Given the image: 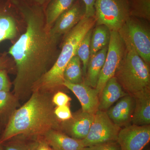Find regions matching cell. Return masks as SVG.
Wrapping results in <instances>:
<instances>
[{
    "instance_id": "cell-1",
    "label": "cell",
    "mask_w": 150,
    "mask_h": 150,
    "mask_svg": "<svg viewBox=\"0 0 150 150\" xmlns=\"http://www.w3.org/2000/svg\"><path fill=\"white\" fill-rule=\"evenodd\" d=\"M26 30L10 48L16 68L13 93L20 99L32 93L41 77L51 68L56 55L59 36L46 25L40 7L20 6Z\"/></svg>"
},
{
    "instance_id": "cell-2",
    "label": "cell",
    "mask_w": 150,
    "mask_h": 150,
    "mask_svg": "<svg viewBox=\"0 0 150 150\" xmlns=\"http://www.w3.org/2000/svg\"><path fill=\"white\" fill-rule=\"evenodd\" d=\"M53 95L32 92L29 99L13 113L0 136V144L14 137H43L52 130L60 131V123L54 114Z\"/></svg>"
},
{
    "instance_id": "cell-3",
    "label": "cell",
    "mask_w": 150,
    "mask_h": 150,
    "mask_svg": "<svg viewBox=\"0 0 150 150\" xmlns=\"http://www.w3.org/2000/svg\"><path fill=\"white\" fill-rule=\"evenodd\" d=\"M96 23L93 17L84 16L80 21L67 33L62 51L54 64L36 84L32 92L40 91L53 93L64 87V72L70 60L76 55L79 44Z\"/></svg>"
},
{
    "instance_id": "cell-4",
    "label": "cell",
    "mask_w": 150,
    "mask_h": 150,
    "mask_svg": "<svg viewBox=\"0 0 150 150\" xmlns=\"http://www.w3.org/2000/svg\"><path fill=\"white\" fill-rule=\"evenodd\" d=\"M123 42L125 53L114 77L126 93L133 95L144 89L150 88L149 66L137 54L131 43Z\"/></svg>"
},
{
    "instance_id": "cell-5",
    "label": "cell",
    "mask_w": 150,
    "mask_h": 150,
    "mask_svg": "<svg viewBox=\"0 0 150 150\" xmlns=\"http://www.w3.org/2000/svg\"><path fill=\"white\" fill-rule=\"evenodd\" d=\"M94 18L97 25L118 31L130 17L129 0H96Z\"/></svg>"
},
{
    "instance_id": "cell-6",
    "label": "cell",
    "mask_w": 150,
    "mask_h": 150,
    "mask_svg": "<svg viewBox=\"0 0 150 150\" xmlns=\"http://www.w3.org/2000/svg\"><path fill=\"white\" fill-rule=\"evenodd\" d=\"M118 32L123 41L131 43L139 56L149 65L150 33L148 28L139 20L130 17Z\"/></svg>"
},
{
    "instance_id": "cell-7",
    "label": "cell",
    "mask_w": 150,
    "mask_h": 150,
    "mask_svg": "<svg viewBox=\"0 0 150 150\" xmlns=\"http://www.w3.org/2000/svg\"><path fill=\"white\" fill-rule=\"evenodd\" d=\"M121 129L110 120L106 111L98 110L94 115L87 136L82 140L85 147L117 142Z\"/></svg>"
},
{
    "instance_id": "cell-8",
    "label": "cell",
    "mask_w": 150,
    "mask_h": 150,
    "mask_svg": "<svg viewBox=\"0 0 150 150\" xmlns=\"http://www.w3.org/2000/svg\"><path fill=\"white\" fill-rule=\"evenodd\" d=\"M125 51V44L118 31H110L107 55L96 88L98 95L108 81L115 76Z\"/></svg>"
},
{
    "instance_id": "cell-9",
    "label": "cell",
    "mask_w": 150,
    "mask_h": 150,
    "mask_svg": "<svg viewBox=\"0 0 150 150\" xmlns=\"http://www.w3.org/2000/svg\"><path fill=\"white\" fill-rule=\"evenodd\" d=\"M150 141V125L130 124L120 129L117 142L121 150H143Z\"/></svg>"
},
{
    "instance_id": "cell-10",
    "label": "cell",
    "mask_w": 150,
    "mask_h": 150,
    "mask_svg": "<svg viewBox=\"0 0 150 150\" xmlns=\"http://www.w3.org/2000/svg\"><path fill=\"white\" fill-rule=\"evenodd\" d=\"M94 115L81 110L73 115L69 120L61 121L60 131L74 139L83 140L89 131Z\"/></svg>"
},
{
    "instance_id": "cell-11",
    "label": "cell",
    "mask_w": 150,
    "mask_h": 150,
    "mask_svg": "<svg viewBox=\"0 0 150 150\" xmlns=\"http://www.w3.org/2000/svg\"><path fill=\"white\" fill-rule=\"evenodd\" d=\"M63 85L77 98L81 105L82 111L92 115L95 114L98 110L99 106V95L96 88L83 83L73 84L64 81Z\"/></svg>"
},
{
    "instance_id": "cell-12",
    "label": "cell",
    "mask_w": 150,
    "mask_h": 150,
    "mask_svg": "<svg viewBox=\"0 0 150 150\" xmlns=\"http://www.w3.org/2000/svg\"><path fill=\"white\" fill-rule=\"evenodd\" d=\"M85 15V9L79 3L62 13L57 18L51 28V33L60 37L66 34L79 22Z\"/></svg>"
},
{
    "instance_id": "cell-13",
    "label": "cell",
    "mask_w": 150,
    "mask_h": 150,
    "mask_svg": "<svg viewBox=\"0 0 150 150\" xmlns=\"http://www.w3.org/2000/svg\"><path fill=\"white\" fill-rule=\"evenodd\" d=\"M134 106V97L128 94L121 98L114 106L109 108L106 112L110 120L121 128L131 124Z\"/></svg>"
},
{
    "instance_id": "cell-14",
    "label": "cell",
    "mask_w": 150,
    "mask_h": 150,
    "mask_svg": "<svg viewBox=\"0 0 150 150\" xmlns=\"http://www.w3.org/2000/svg\"><path fill=\"white\" fill-rule=\"evenodd\" d=\"M133 96L135 106L131 124L146 126L150 124V88L144 89Z\"/></svg>"
},
{
    "instance_id": "cell-15",
    "label": "cell",
    "mask_w": 150,
    "mask_h": 150,
    "mask_svg": "<svg viewBox=\"0 0 150 150\" xmlns=\"http://www.w3.org/2000/svg\"><path fill=\"white\" fill-rule=\"evenodd\" d=\"M53 150H83L82 140L74 139L59 130H52L43 137Z\"/></svg>"
},
{
    "instance_id": "cell-16",
    "label": "cell",
    "mask_w": 150,
    "mask_h": 150,
    "mask_svg": "<svg viewBox=\"0 0 150 150\" xmlns=\"http://www.w3.org/2000/svg\"><path fill=\"white\" fill-rule=\"evenodd\" d=\"M128 95L115 77L110 79L99 95L98 110L106 111L114 103Z\"/></svg>"
},
{
    "instance_id": "cell-17",
    "label": "cell",
    "mask_w": 150,
    "mask_h": 150,
    "mask_svg": "<svg viewBox=\"0 0 150 150\" xmlns=\"http://www.w3.org/2000/svg\"><path fill=\"white\" fill-rule=\"evenodd\" d=\"M108 45L91 56L83 83L96 88L100 74L102 70L107 55Z\"/></svg>"
},
{
    "instance_id": "cell-18",
    "label": "cell",
    "mask_w": 150,
    "mask_h": 150,
    "mask_svg": "<svg viewBox=\"0 0 150 150\" xmlns=\"http://www.w3.org/2000/svg\"><path fill=\"white\" fill-rule=\"evenodd\" d=\"M19 100L10 91H0V123L6 125L13 113L17 109Z\"/></svg>"
},
{
    "instance_id": "cell-19",
    "label": "cell",
    "mask_w": 150,
    "mask_h": 150,
    "mask_svg": "<svg viewBox=\"0 0 150 150\" xmlns=\"http://www.w3.org/2000/svg\"><path fill=\"white\" fill-rule=\"evenodd\" d=\"M75 0H51L45 14L46 26L51 28L57 18L75 4Z\"/></svg>"
},
{
    "instance_id": "cell-20",
    "label": "cell",
    "mask_w": 150,
    "mask_h": 150,
    "mask_svg": "<svg viewBox=\"0 0 150 150\" xmlns=\"http://www.w3.org/2000/svg\"><path fill=\"white\" fill-rule=\"evenodd\" d=\"M110 31L104 25H97L92 30L91 39L90 57L108 46L110 41Z\"/></svg>"
},
{
    "instance_id": "cell-21",
    "label": "cell",
    "mask_w": 150,
    "mask_h": 150,
    "mask_svg": "<svg viewBox=\"0 0 150 150\" xmlns=\"http://www.w3.org/2000/svg\"><path fill=\"white\" fill-rule=\"evenodd\" d=\"M14 17L8 13H0V43L13 40L17 35V27Z\"/></svg>"
},
{
    "instance_id": "cell-22",
    "label": "cell",
    "mask_w": 150,
    "mask_h": 150,
    "mask_svg": "<svg viewBox=\"0 0 150 150\" xmlns=\"http://www.w3.org/2000/svg\"><path fill=\"white\" fill-rule=\"evenodd\" d=\"M83 70L81 62L76 55H75L68 63L64 72V81L73 84L83 83Z\"/></svg>"
},
{
    "instance_id": "cell-23",
    "label": "cell",
    "mask_w": 150,
    "mask_h": 150,
    "mask_svg": "<svg viewBox=\"0 0 150 150\" xmlns=\"http://www.w3.org/2000/svg\"><path fill=\"white\" fill-rule=\"evenodd\" d=\"M39 138L14 137L1 146L4 150H36Z\"/></svg>"
},
{
    "instance_id": "cell-24",
    "label": "cell",
    "mask_w": 150,
    "mask_h": 150,
    "mask_svg": "<svg viewBox=\"0 0 150 150\" xmlns=\"http://www.w3.org/2000/svg\"><path fill=\"white\" fill-rule=\"evenodd\" d=\"M130 16L150 21V0H129Z\"/></svg>"
},
{
    "instance_id": "cell-25",
    "label": "cell",
    "mask_w": 150,
    "mask_h": 150,
    "mask_svg": "<svg viewBox=\"0 0 150 150\" xmlns=\"http://www.w3.org/2000/svg\"><path fill=\"white\" fill-rule=\"evenodd\" d=\"M92 30H89L79 44L76 55L80 59L82 63L83 74L84 77L86 73L87 68L90 58L91 39Z\"/></svg>"
},
{
    "instance_id": "cell-26",
    "label": "cell",
    "mask_w": 150,
    "mask_h": 150,
    "mask_svg": "<svg viewBox=\"0 0 150 150\" xmlns=\"http://www.w3.org/2000/svg\"><path fill=\"white\" fill-rule=\"evenodd\" d=\"M54 112L56 118L61 121H68L72 117L69 105L57 106L54 108Z\"/></svg>"
},
{
    "instance_id": "cell-27",
    "label": "cell",
    "mask_w": 150,
    "mask_h": 150,
    "mask_svg": "<svg viewBox=\"0 0 150 150\" xmlns=\"http://www.w3.org/2000/svg\"><path fill=\"white\" fill-rule=\"evenodd\" d=\"M83 150H121L117 142H108L85 147Z\"/></svg>"
},
{
    "instance_id": "cell-28",
    "label": "cell",
    "mask_w": 150,
    "mask_h": 150,
    "mask_svg": "<svg viewBox=\"0 0 150 150\" xmlns=\"http://www.w3.org/2000/svg\"><path fill=\"white\" fill-rule=\"evenodd\" d=\"M52 100L54 105L60 106L68 105L71 98L65 93L58 91L53 95Z\"/></svg>"
},
{
    "instance_id": "cell-29",
    "label": "cell",
    "mask_w": 150,
    "mask_h": 150,
    "mask_svg": "<svg viewBox=\"0 0 150 150\" xmlns=\"http://www.w3.org/2000/svg\"><path fill=\"white\" fill-rule=\"evenodd\" d=\"M11 83L10 81L6 70H0V91H10Z\"/></svg>"
},
{
    "instance_id": "cell-30",
    "label": "cell",
    "mask_w": 150,
    "mask_h": 150,
    "mask_svg": "<svg viewBox=\"0 0 150 150\" xmlns=\"http://www.w3.org/2000/svg\"><path fill=\"white\" fill-rule=\"evenodd\" d=\"M84 4L85 16L90 18L94 17L95 4L96 0H82Z\"/></svg>"
},
{
    "instance_id": "cell-31",
    "label": "cell",
    "mask_w": 150,
    "mask_h": 150,
    "mask_svg": "<svg viewBox=\"0 0 150 150\" xmlns=\"http://www.w3.org/2000/svg\"><path fill=\"white\" fill-rule=\"evenodd\" d=\"M36 150H53L50 146L48 145L46 140L44 139L43 137H40L38 140Z\"/></svg>"
},
{
    "instance_id": "cell-32",
    "label": "cell",
    "mask_w": 150,
    "mask_h": 150,
    "mask_svg": "<svg viewBox=\"0 0 150 150\" xmlns=\"http://www.w3.org/2000/svg\"><path fill=\"white\" fill-rule=\"evenodd\" d=\"M7 60L4 57L0 58V70L6 69L7 67Z\"/></svg>"
},
{
    "instance_id": "cell-33",
    "label": "cell",
    "mask_w": 150,
    "mask_h": 150,
    "mask_svg": "<svg viewBox=\"0 0 150 150\" xmlns=\"http://www.w3.org/2000/svg\"><path fill=\"white\" fill-rule=\"evenodd\" d=\"M33 1H34L35 2L37 3L38 4L41 5L43 4L44 3L46 2V1H48V0H33Z\"/></svg>"
},
{
    "instance_id": "cell-34",
    "label": "cell",
    "mask_w": 150,
    "mask_h": 150,
    "mask_svg": "<svg viewBox=\"0 0 150 150\" xmlns=\"http://www.w3.org/2000/svg\"><path fill=\"white\" fill-rule=\"evenodd\" d=\"M3 125L1 123H0V132L1 131L2 129V126Z\"/></svg>"
},
{
    "instance_id": "cell-35",
    "label": "cell",
    "mask_w": 150,
    "mask_h": 150,
    "mask_svg": "<svg viewBox=\"0 0 150 150\" xmlns=\"http://www.w3.org/2000/svg\"><path fill=\"white\" fill-rule=\"evenodd\" d=\"M143 150H150L149 147H147V148H146V149H145V148L144 149H143Z\"/></svg>"
},
{
    "instance_id": "cell-36",
    "label": "cell",
    "mask_w": 150,
    "mask_h": 150,
    "mask_svg": "<svg viewBox=\"0 0 150 150\" xmlns=\"http://www.w3.org/2000/svg\"><path fill=\"white\" fill-rule=\"evenodd\" d=\"M0 150H4V149L2 146L0 144Z\"/></svg>"
}]
</instances>
